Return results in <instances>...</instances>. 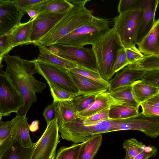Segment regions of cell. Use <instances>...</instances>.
<instances>
[{"label":"cell","instance_id":"6da1fadb","mask_svg":"<svg viewBox=\"0 0 159 159\" xmlns=\"http://www.w3.org/2000/svg\"><path fill=\"white\" fill-rule=\"evenodd\" d=\"M3 60L7 66L6 74L24 100V105L16 113V116H26L32 105L37 101L36 93H41L46 84L37 80L33 76L37 73L34 60H25L18 56L8 54Z\"/></svg>","mask_w":159,"mask_h":159},{"label":"cell","instance_id":"7a4b0ae2","mask_svg":"<svg viewBox=\"0 0 159 159\" xmlns=\"http://www.w3.org/2000/svg\"><path fill=\"white\" fill-rule=\"evenodd\" d=\"M73 6L65 16L47 34L35 43L36 46L50 47L61 38L91 20L92 12L85 6L89 0H69Z\"/></svg>","mask_w":159,"mask_h":159},{"label":"cell","instance_id":"3957f363","mask_svg":"<svg viewBox=\"0 0 159 159\" xmlns=\"http://www.w3.org/2000/svg\"><path fill=\"white\" fill-rule=\"evenodd\" d=\"M125 119H109L90 122L84 121L77 115L71 121L59 126V131L63 139L79 143L96 135L112 132L114 129L123 123Z\"/></svg>","mask_w":159,"mask_h":159},{"label":"cell","instance_id":"277c9868","mask_svg":"<svg viewBox=\"0 0 159 159\" xmlns=\"http://www.w3.org/2000/svg\"><path fill=\"white\" fill-rule=\"evenodd\" d=\"M124 47L113 27L92 45L98 72L104 80L111 79L112 68L119 50Z\"/></svg>","mask_w":159,"mask_h":159},{"label":"cell","instance_id":"5b68a950","mask_svg":"<svg viewBox=\"0 0 159 159\" xmlns=\"http://www.w3.org/2000/svg\"><path fill=\"white\" fill-rule=\"evenodd\" d=\"M109 26L107 19L94 16L91 20L61 38L56 43L77 47L92 46L109 30Z\"/></svg>","mask_w":159,"mask_h":159},{"label":"cell","instance_id":"8992f818","mask_svg":"<svg viewBox=\"0 0 159 159\" xmlns=\"http://www.w3.org/2000/svg\"><path fill=\"white\" fill-rule=\"evenodd\" d=\"M142 12L133 11L119 14L113 18V28L126 48H137V38Z\"/></svg>","mask_w":159,"mask_h":159},{"label":"cell","instance_id":"52a82bcc","mask_svg":"<svg viewBox=\"0 0 159 159\" xmlns=\"http://www.w3.org/2000/svg\"><path fill=\"white\" fill-rule=\"evenodd\" d=\"M24 104V98L5 71L0 72V120L2 116L16 114Z\"/></svg>","mask_w":159,"mask_h":159},{"label":"cell","instance_id":"ba28073f","mask_svg":"<svg viewBox=\"0 0 159 159\" xmlns=\"http://www.w3.org/2000/svg\"><path fill=\"white\" fill-rule=\"evenodd\" d=\"M34 60L37 73L41 75L48 84H54L78 95L79 91L70 70L36 59Z\"/></svg>","mask_w":159,"mask_h":159},{"label":"cell","instance_id":"9c48e42d","mask_svg":"<svg viewBox=\"0 0 159 159\" xmlns=\"http://www.w3.org/2000/svg\"><path fill=\"white\" fill-rule=\"evenodd\" d=\"M59 126L57 119L47 124L39 140L34 143L30 159H55L56 150L60 143Z\"/></svg>","mask_w":159,"mask_h":159},{"label":"cell","instance_id":"30bf717a","mask_svg":"<svg viewBox=\"0 0 159 159\" xmlns=\"http://www.w3.org/2000/svg\"><path fill=\"white\" fill-rule=\"evenodd\" d=\"M48 49L53 53L72 61L79 66L97 71L95 56L92 48L55 43Z\"/></svg>","mask_w":159,"mask_h":159},{"label":"cell","instance_id":"8fae6325","mask_svg":"<svg viewBox=\"0 0 159 159\" xmlns=\"http://www.w3.org/2000/svg\"><path fill=\"white\" fill-rule=\"evenodd\" d=\"M32 20L20 23L6 35L3 45L0 48V68L2 67V62L4 56L14 48L24 44H31L30 38Z\"/></svg>","mask_w":159,"mask_h":159},{"label":"cell","instance_id":"7c38bea8","mask_svg":"<svg viewBox=\"0 0 159 159\" xmlns=\"http://www.w3.org/2000/svg\"><path fill=\"white\" fill-rule=\"evenodd\" d=\"M25 14L12 0H0V36L7 34L21 23V19Z\"/></svg>","mask_w":159,"mask_h":159},{"label":"cell","instance_id":"4fadbf2b","mask_svg":"<svg viewBox=\"0 0 159 159\" xmlns=\"http://www.w3.org/2000/svg\"><path fill=\"white\" fill-rule=\"evenodd\" d=\"M67 12L63 13H41L32 19L30 38L31 44H34L47 34Z\"/></svg>","mask_w":159,"mask_h":159},{"label":"cell","instance_id":"5bb4252c","mask_svg":"<svg viewBox=\"0 0 159 159\" xmlns=\"http://www.w3.org/2000/svg\"><path fill=\"white\" fill-rule=\"evenodd\" d=\"M158 0H144L141 10L142 14L137 38V44L150 32L154 26Z\"/></svg>","mask_w":159,"mask_h":159},{"label":"cell","instance_id":"9a60e30c","mask_svg":"<svg viewBox=\"0 0 159 159\" xmlns=\"http://www.w3.org/2000/svg\"><path fill=\"white\" fill-rule=\"evenodd\" d=\"M148 71L130 69L125 67L117 72L114 77L109 81L110 87L108 92L132 84L134 81L141 80Z\"/></svg>","mask_w":159,"mask_h":159},{"label":"cell","instance_id":"2e32d148","mask_svg":"<svg viewBox=\"0 0 159 159\" xmlns=\"http://www.w3.org/2000/svg\"><path fill=\"white\" fill-rule=\"evenodd\" d=\"M28 120L26 116H16L11 120L15 139L26 148L32 147L34 144L30 138Z\"/></svg>","mask_w":159,"mask_h":159},{"label":"cell","instance_id":"e0dca14e","mask_svg":"<svg viewBox=\"0 0 159 159\" xmlns=\"http://www.w3.org/2000/svg\"><path fill=\"white\" fill-rule=\"evenodd\" d=\"M115 104H121L114 100L107 92L98 93L95 100L88 107L77 115L83 117H88L101 111Z\"/></svg>","mask_w":159,"mask_h":159},{"label":"cell","instance_id":"ac0fdd59","mask_svg":"<svg viewBox=\"0 0 159 159\" xmlns=\"http://www.w3.org/2000/svg\"><path fill=\"white\" fill-rule=\"evenodd\" d=\"M70 72L79 91L78 95L99 93L108 90V88L99 83L81 75Z\"/></svg>","mask_w":159,"mask_h":159},{"label":"cell","instance_id":"d6986e66","mask_svg":"<svg viewBox=\"0 0 159 159\" xmlns=\"http://www.w3.org/2000/svg\"><path fill=\"white\" fill-rule=\"evenodd\" d=\"M39 53L37 60L48 62L63 69L70 70L79 65L74 62L58 56L46 47L38 46Z\"/></svg>","mask_w":159,"mask_h":159},{"label":"cell","instance_id":"ffe728a7","mask_svg":"<svg viewBox=\"0 0 159 159\" xmlns=\"http://www.w3.org/2000/svg\"><path fill=\"white\" fill-rule=\"evenodd\" d=\"M138 45L144 56H159V31L155 22L151 30Z\"/></svg>","mask_w":159,"mask_h":159},{"label":"cell","instance_id":"44dd1931","mask_svg":"<svg viewBox=\"0 0 159 159\" xmlns=\"http://www.w3.org/2000/svg\"><path fill=\"white\" fill-rule=\"evenodd\" d=\"M55 102L56 117L59 127L76 117L77 112L71 100Z\"/></svg>","mask_w":159,"mask_h":159},{"label":"cell","instance_id":"7402d4cb","mask_svg":"<svg viewBox=\"0 0 159 159\" xmlns=\"http://www.w3.org/2000/svg\"><path fill=\"white\" fill-rule=\"evenodd\" d=\"M132 92L135 100L140 105L158 93L159 89L139 80L132 84Z\"/></svg>","mask_w":159,"mask_h":159},{"label":"cell","instance_id":"603a6c76","mask_svg":"<svg viewBox=\"0 0 159 159\" xmlns=\"http://www.w3.org/2000/svg\"><path fill=\"white\" fill-rule=\"evenodd\" d=\"M132 84L111 91H107V93L114 100L121 104L139 108L140 104L135 100L132 93Z\"/></svg>","mask_w":159,"mask_h":159},{"label":"cell","instance_id":"cb8c5ba5","mask_svg":"<svg viewBox=\"0 0 159 159\" xmlns=\"http://www.w3.org/2000/svg\"><path fill=\"white\" fill-rule=\"evenodd\" d=\"M102 139V134H97L82 142L78 159H93L101 147Z\"/></svg>","mask_w":159,"mask_h":159},{"label":"cell","instance_id":"d4e9b609","mask_svg":"<svg viewBox=\"0 0 159 159\" xmlns=\"http://www.w3.org/2000/svg\"><path fill=\"white\" fill-rule=\"evenodd\" d=\"M34 146L29 148H24L15 140L11 145L0 155V159H30Z\"/></svg>","mask_w":159,"mask_h":159},{"label":"cell","instance_id":"484cf974","mask_svg":"<svg viewBox=\"0 0 159 159\" xmlns=\"http://www.w3.org/2000/svg\"><path fill=\"white\" fill-rule=\"evenodd\" d=\"M69 0H48L39 6V14L42 13L66 12L72 7Z\"/></svg>","mask_w":159,"mask_h":159},{"label":"cell","instance_id":"4316f807","mask_svg":"<svg viewBox=\"0 0 159 159\" xmlns=\"http://www.w3.org/2000/svg\"><path fill=\"white\" fill-rule=\"evenodd\" d=\"M11 121L0 120V155L9 148L15 140Z\"/></svg>","mask_w":159,"mask_h":159},{"label":"cell","instance_id":"83f0119b","mask_svg":"<svg viewBox=\"0 0 159 159\" xmlns=\"http://www.w3.org/2000/svg\"><path fill=\"white\" fill-rule=\"evenodd\" d=\"M139 108L122 104H115L109 107V118L111 119H122L138 115Z\"/></svg>","mask_w":159,"mask_h":159},{"label":"cell","instance_id":"f1b7e54d","mask_svg":"<svg viewBox=\"0 0 159 159\" xmlns=\"http://www.w3.org/2000/svg\"><path fill=\"white\" fill-rule=\"evenodd\" d=\"M131 69L149 71L159 70V56H144L128 66Z\"/></svg>","mask_w":159,"mask_h":159},{"label":"cell","instance_id":"f546056e","mask_svg":"<svg viewBox=\"0 0 159 159\" xmlns=\"http://www.w3.org/2000/svg\"><path fill=\"white\" fill-rule=\"evenodd\" d=\"M146 146L141 142L134 138L125 140L123 147L125 150L126 155L124 159H134L141 152L143 151Z\"/></svg>","mask_w":159,"mask_h":159},{"label":"cell","instance_id":"4dcf8cb0","mask_svg":"<svg viewBox=\"0 0 159 159\" xmlns=\"http://www.w3.org/2000/svg\"><path fill=\"white\" fill-rule=\"evenodd\" d=\"M82 143L62 146L57 151L55 159H78Z\"/></svg>","mask_w":159,"mask_h":159},{"label":"cell","instance_id":"1f68e13d","mask_svg":"<svg viewBox=\"0 0 159 159\" xmlns=\"http://www.w3.org/2000/svg\"><path fill=\"white\" fill-rule=\"evenodd\" d=\"M70 71L99 83L108 88V89H109L110 84L109 81L103 79L97 71L79 66L77 67L70 70Z\"/></svg>","mask_w":159,"mask_h":159},{"label":"cell","instance_id":"d6a6232c","mask_svg":"<svg viewBox=\"0 0 159 159\" xmlns=\"http://www.w3.org/2000/svg\"><path fill=\"white\" fill-rule=\"evenodd\" d=\"M98 94L79 95L75 96L71 101L77 113L83 111L91 104Z\"/></svg>","mask_w":159,"mask_h":159},{"label":"cell","instance_id":"836d02e7","mask_svg":"<svg viewBox=\"0 0 159 159\" xmlns=\"http://www.w3.org/2000/svg\"><path fill=\"white\" fill-rule=\"evenodd\" d=\"M144 0H120L117 7L119 14L133 11H141Z\"/></svg>","mask_w":159,"mask_h":159},{"label":"cell","instance_id":"e575fe53","mask_svg":"<svg viewBox=\"0 0 159 159\" xmlns=\"http://www.w3.org/2000/svg\"><path fill=\"white\" fill-rule=\"evenodd\" d=\"M53 101H61L72 100L77 95L51 84H48Z\"/></svg>","mask_w":159,"mask_h":159},{"label":"cell","instance_id":"d590c367","mask_svg":"<svg viewBox=\"0 0 159 159\" xmlns=\"http://www.w3.org/2000/svg\"><path fill=\"white\" fill-rule=\"evenodd\" d=\"M129 64L126 57L125 48L123 47L119 50L113 64L111 73V78L116 73Z\"/></svg>","mask_w":159,"mask_h":159},{"label":"cell","instance_id":"8d00e7d4","mask_svg":"<svg viewBox=\"0 0 159 159\" xmlns=\"http://www.w3.org/2000/svg\"><path fill=\"white\" fill-rule=\"evenodd\" d=\"M48 0H13L12 1L18 9L25 12L31 8L39 6Z\"/></svg>","mask_w":159,"mask_h":159},{"label":"cell","instance_id":"74e56055","mask_svg":"<svg viewBox=\"0 0 159 159\" xmlns=\"http://www.w3.org/2000/svg\"><path fill=\"white\" fill-rule=\"evenodd\" d=\"M141 80L145 83L159 89V70L148 71Z\"/></svg>","mask_w":159,"mask_h":159},{"label":"cell","instance_id":"f35d334b","mask_svg":"<svg viewBox=\"0 0 159 159\" xmlns=\"http://www.w3.org/2000/svg\"><path fill=\"white\" fill-rule=\"evenodd\" d=\"M109 107L88 117H83L79 116L84 121L90 122H97L109 119Z\"/></svg>","mask_w":159,"mask_h":159},{"label":"cell","instance_id":"ab89813d","mask_svg":"<svg viewBox=\"0 0 159 159\" xmlns=\"http://www.w3.org/2000/svg\"><path fill=\"white\" fill-rule=\"evenodd\" d=\"M125 50L126 57L130 64L137 61L144 56L138 48H125Z\"/></svg>","mask_w":159,"mask_h":159},{"label":"cell","instance_id":"60d3db41","mask_svg":"<svg viewBox=\"0 0 159 159\" xmlns=\"http://www.w3.org/2000/svg\"><path fill=\"white\" fill-rule=\"evenodd\" d=\"M142 109L141 112L145 115L149 116L159 117V107L142 103L140 104Z\"/></svg>","mask_w":159,"mask_h":159},{"label":"cell","instance_id":"b9f144b4","mask_svg":"<svg viewBox=\"0 0 159 159\" xmlns=\"http://www.w3.org/2000/svg\"><path fill=\"white\" fill-rule=\"evenodd\" d=\"M55 105V101H53L52 104L46 107L44 110L43 115L47 124L52 120L56 119Z\"/></svg>","mask_w":159,"mask_h":159},{"label":"cell","instance_id":"7bdbcfd3","mask_svg":"<svg viewBox=\"0 0 159 159\" xmlns=\"http://www.w3.org/2000/svg\"><path fill=\"white\" fill-rule=\"evenodd\" d=\"M157 153V149L150 152H146L144 150L138 154L134 159H148L155 156Z\"/></svg>","mask_w":159,"mask_h":159},{"label":"cell","instance_id":"ee69618b","mask_svg":"<svg viewBox=\"0 0 159 159\" xmlns=\"http://www.w3.org/2000/svg\"><path fill=\"white\" fill-rule=\"evenodd\" d=\"M39 5L33 7L25 11L26 13L27 14L30 18V19H33L39 14Z\"/></svg>","mask_w":159,"mask_h":159},{"label":"cell","instance_id":"f6af8a7d","mask_svg":"<svg viewBox=\"0 0 159 159\" xmlns=\"http://www.w3.org/2000/svg\"><path fill=\"white\" fill-rule=\"evenodd\" d=\"M143 103L154 105L159 107V92L150 99Z\"/></svg>","mask_w":159,"mask_h":159},{"label":"cell","instance_id":"bcb514c9","mask_svg":"<svg viewBox=\"0 0 159 159\" xmlns=\"http://www.w3.org/2000/svg\"><path fill=\"white\" fill-rule=\"evenodd\" d=\"M39 121L38 120L32 121L29 126L30 131L33 132L36 131L39 129Z\"/></svg>","mask_w":159,"mask_h":159},{"label":"cell","instance_id":"7dc6e473","mask_svg":"<svg viewBox=\"0 0 159 159\" xmlns=\"http://www.w3.org/2000/svg\"><path fill=\"white\" fill-rule=\"evenodd\" d=\"M155 23L157 26L159 31V19L155 21Z\"/></svg>","mask_w":159,"mask_h":159}]
</instances>
